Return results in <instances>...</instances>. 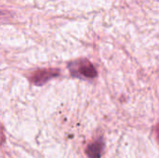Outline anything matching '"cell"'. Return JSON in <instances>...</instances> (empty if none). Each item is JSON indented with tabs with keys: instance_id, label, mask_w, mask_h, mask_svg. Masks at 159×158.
Wrapping results in <instances>:
<instances>
[{
	"instance_id": "1",
	"label": "cell",
	"mask_w": 159,
	"mask_h": 158,
	"mask_svg": "<svg viewBox=\"0 0 159 158\" xmlns=\"http://www.w3.org/2000/svg\"><path fill=\"white\" fill-rule=\"evenodd\" d=\"M87 154L89 158H99L101 156V146L99 143H93L88 147Z\"/></svg>"
},
{
	"instance_id": "2",
	"label": "cell",
	"mask_w": 159,
	"mask_h": 158,
	"mask_svg": "<svg viewBox=\"0 0 159 158\" xmlns=\"http://www.w3.org/2000/svg\"><path fill=\"white\" fill-rule=\"evenodd\" d=\"M80 72L88 77H94L96 75V71L93 68V66L91 64H88V65H83L82 67H80Z\"/></svg>"
}]
</instances>
